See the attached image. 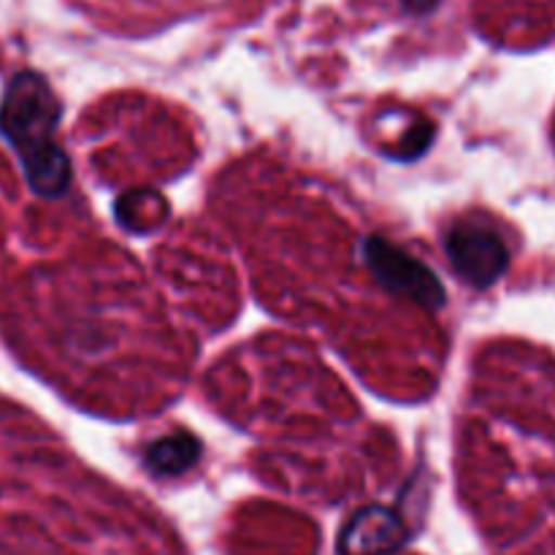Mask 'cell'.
Masks as SVG:
<instances>
[{
	"mask_svg": "<svg viewBox=\"0 0 555 555\" xmlns=\"http://www.w3.org/2000/svg\"><path fill=\"white\" fill-rule=\"evenodd\" d=\"M60 106L47 76L16 70L0 95V135L20 157L27 184L41 198H60L70 188V160L57 141Z\"/></svg>",
	"mask_w": 555,
	"mask_h": 555,
	"instance_id": "cell-1",
	"label": "cell"
},
{
	"mask_svg": "<svg viewBox=\"0 0 555 555\" xmlns=\"http://www.w3.org/2000/svg\"><path fill=\"white\" fill-rule=\"evenodd\" d=\"M444 253L455 274L477 291H486L502 280L509 266V249L504 238L475 217L459 220L444 233Z\"/></svg>",
	"mask_w": 555,
	"mask_h": 555,
	"instance_id": "cell-3",
	"label": "cell"
},
{
	"mask_svg": "<svg viewBox=\"0 0 555 555\" xmlns=\"http://www.w3.org/2000/svg\"><path fill=\"white\" fill-rule=\"evenodd\" d=\"M201 459V442L188 431H173L146 448V466L157 477H177L193 469Z\"/></svg>",
	"mask_w": 555,
	"mask_h": 555,
	"instance_id": "cell-5",
	"label": "cell"
},
{
	"mask_svg": "<svg viewBox=\"0 0 555 555\" xmlns=\"http://www.w3.org/2000/svg\"><path fill=\"white\" fill-rule=\"evenodd\" d=\"M437 3L439 0H401V5L412 14H428L431 9H437Z\"/></svg>",
	"mask_w": 555,
	"mask_h": 555,
	"instance_id": "cell-6",
	"label": "cell"
},
{
	"mask_svg": "<svg viewBox=\"0 0 555 555\" xmlns=\"http://www.w3.org/2000/svg\"><path fill=\"white\" fill-rule=\"evenodd\" d=\"M410 542L406 520L396 509L372 504L347 520L339 534V555H396Z\"/></svg>",
	"mask_w": 555,
	"mask_h": 555,
	"instance_id": "cell-4",
	"label": "cell"
},
{
	"mask_svg": "<svg viewBox=\"0 0 555 555\" xmlns=\"http://www.w3.org/2000/svg\"><path fill=\"white\" fill-rule=\"evenodd\" d=\"M363 255H366L369 271L385 291L410 298L426 309L444 307V285L415 255L404 253L393 242L379 236L363 238Z\"/></svg>",
	"mask_w": 555,
	"mask_h": 555,
	"instance_id": "cell-2",
	"label": "cell"
}]
</instances>
